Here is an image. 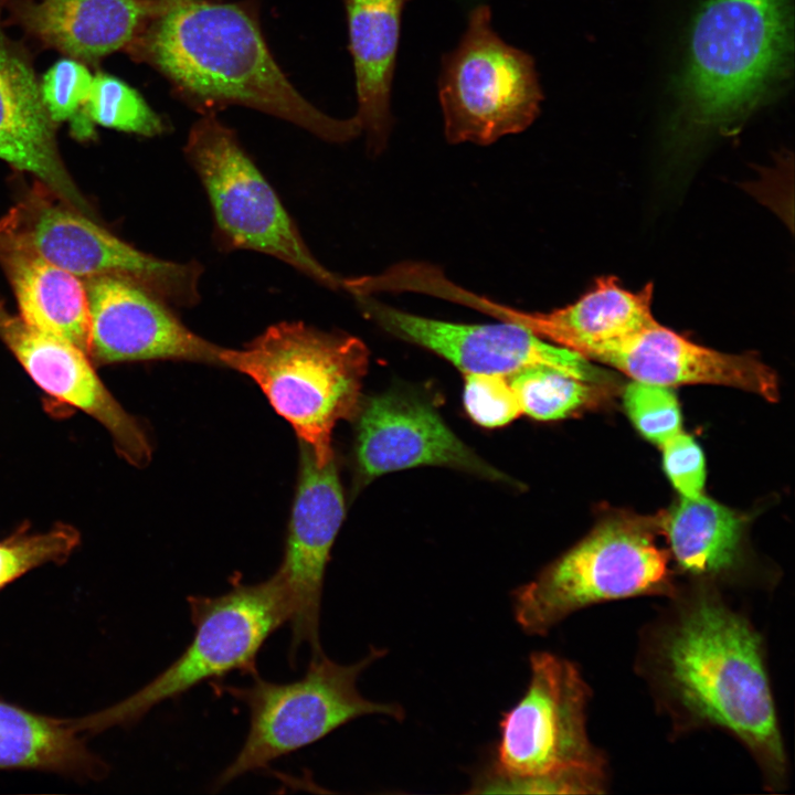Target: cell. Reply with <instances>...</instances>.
Segmentation results:
<instances>
[{"mask_svg": "<svg viewBox=\"0 0 795 795\" xmlns=\"http://www.w3.org/2000/svg\"><path fill=\"white\" fill-rule=\"evenodd\" d=\"M83 282L93 363L182 360L221 365L222 347L190 330L171 305L148 288L110 275Z\"/></svg>", "mask_w": 795, "mask_h": 795, "instance_id": "5bb4252c", "label": "cell"}, {"mask_svg": "<svg viewBox=\"0 0 795 795\" xmlns=\"http://www.w3.org/2000/svg\"><path fill=\"white\" fill-rule=\"evenodd\" d=\"M0 0V159L30 173L59 199L93 216L59 151L56 124L28 52L9 36Z\"/></svg>", "mask_w": 795, "mask_h": 795, "instance_id": "e0dca14e", "label": "cell"}, {"mask_svg": "<svg viewBox=\"0 0 795 795\" xmlns=\"http://www.w3.org/2000/svg\"><path fill=\"white\" fill-rule=\"evenodd\" d=\"M594 360L635 381L669 388L716 384L745 390L770 402L778 399L776 374L753 353L732 354L703 347L657 320Z\"/></svg>", "mask_w": 795, "mask_h": 795, "instance_id": "ac0fdd59", "label": "cell"}, {"mask_svg": "<svg viewBox=\"0 0 795 795\" xmlns=\"http://www.w3.org/2000/svg\"><path fill=\"white\" fill-rule=\"evenodd\" d=\"M386 653L371 646L363 658L349 665L320 653L311 656L304 676L290 682L268 681L258 674L252 676L248 686L211 682L215 691L245 704L250 716L243 745L215 778L213 791L246 773L266 768L357 718L383 714L403 721L405 711L400 704L371 701L357 687L359 676Z\"/></svg>", "mask_w": 795, "mask_h": 795, "instance_id": "5b68a950", "label": "cell"}, {"mask_svg": "<svg viewBox=\"0 0 795 795\" xmlns=\"http://www.w3.org/2000/svg\"><path fill=\"white\" fill-rule=\"evenodd\" d=\"M94 74L87 64L65 56L56 61L40 80L44 107L56 125L70 121L84 105Z\"/></svg>", "mask_w": 795, "mask_h": 795, "instance_id": "f546056e", "label": "cell"}, {"mask_svg": "<svg viewBox=\"0 0 795 795\" xmlns=\"http://www.w3.org/2000/svg\"><path fill=\"white\" fill-rule=\"evenodd\" d=\"M354 456L358 477L369 481L386 473L422 465L465 469L492 479L502 475L483 462L428 404L400 393L360 404Z\"/></svg>", "mask_w": 795, "mask_h": 795, "instance_id": "2e32d148", "label": "cell"}, {"mask_svg": "<svg viewBox=\"0 0 795 795\" xmlns=\"http://www.w3.org/2000/svg\"><path fill=\"white\" fill-rule=\"evenodd\" d=\"M651 285L639 292L622 287L613 277L601 278L573 304L550 312H526L456 288L454 299L522 326L554 344L594 360L605 349L640 331L655 319Z\"/></svg>", "mask_w": 795, "mask_h": 795, "instance_id": "d6986e66", "label": "cell"}, {"mask_svg": "<svg viewBox=\"0 0 795 795\" xmlns=\"http://www.w3.org/2000/svg\"><path fill=\"white\" fill-rule=\"evenodd\" d=\"M659 517L615 515L511 594L512 613L530 636H544L589 605L637 595L676 594L668 553L656 543Z\"/></svg>", "mask_w": 795, "mask_h": 795, "instance_id": "52a82bcc", "label": "cell"}, {"mask_svg": "<svg viewBox=\"0 0 795 795\" xmlns=\"http://www.w3.org/2000/svg\"><path fill=\"white\" fill-rule=\"evenodd\" d=\"M39 184L1 219L0 233L82 279L118 276L142 285L171 306L199 303L201 264L149 255Z\"/></svg>", "mask_w": 795, "mask_h": 795, "instance_id": "30bf717a", "label": "cell"}, {"mask_svg": "<svg viewBox=\"0 0 795 795\" xmlns=\"http://www.w3.org/2000/svg\"><path fill=\"white\" fill-rule=\"evenodd\" d=\"M346 513L335 457L319 466L299 442V469L282 562L275 574L288 603L289 660L303 645L322 653L320 612L330 552Z\"/></svg>", "mask_w": 795, "mask_h": 795, "instance_id": "7c38bea8", "label": "cell"}, {"mask_svg": "<svg viewBox=\"0 0 795 795\" xmlns=\"http://www.w3.org/2000/svg\"><path fill=\"white\" fill-rule=\"evenodd\" d=\"M156 1L125 52L162 75L193 110L218 115L243 106L332 142L360 134L353 117L324 113L290 83L264 38L256 0Z\"/></svg>", "mask_w": 795, "mask_h": 795, "instance_id": "6da1fadb", "label": "cell"}, {"mask_svg": "<svg viewBox=\"0 0 795 795\" xmlns=\"http://www.w3.org/2000/svg\"><path fill=\"white\" fill-rule=\"evenodd\" d=\"M444 130L452 144L488 145L523 131L543 98L532 57L494 30L488 6L474 8L438 81Z\"/></svg>", "mask_w": 795, "mask_h": 795, "instance_id": "9c48e42d", "label": "cell"}, {"mask_svg": "<svg viewBox=\"0 0 795 795\" xmlns=\"http://www.w3.org/2000/svg\"><path fill=\"white\" fill-rule=\"evenodd\" d=\"M76 115L94 126L144 137L160 136L169 129L137 89L104 72L94 74L88 96Z\"/></svg>", "mask_w": 795, "mask_h": 795, "instance_id": "d4e9b609", "label": "cell"}, {"mask_svg": "<svg viewBox=\"0 0 795 795\" xmlns=\"http://www.w3.org/2000/svg\"><path fill=\"white\" fill-rule=\"evenodd\" d=\"M0 266L13 290L19 316L30 326L87 353L88 304L83 279L2 233Z\"/></svg>", "mask_w": 795, "mask_h": 795, "instance_id": "7402d4cb", "label": "cell"}, {"mask_svg": "<svg viewBox=\"0 0 795 795\" xmlns=\"http://www.w3.org/2000/svg\"><path fill=\"white\" fill-rule=\"evenodd\" d=\"M624 406L638 432L659 446L682 430L679 403L669 386L634 380L625 389Z\"/></svg>", "mask_w": 795, "mask_h": 795, "instance_id": "f1b7e54d", "label": "cell"}, {"mask_svg": "<svg viewBox=\"0 0 795 795\" xmlns=\"http://www.w3.org/2000/svg\"><path fill=\"white\" fill-rule=\"evenodd\" d=\"M679 87L691 131L732 134L786 78L793 53L791 0H707L692 25Z\"/></svg>", "mask_w": 795, "mask_h": 795, "instance_id": "3957f363", "label": "cell"}, {"mask_svg": "<svg viewBox=\"0 0 795 795\" xmlns=\"http://www.w3.org/2000/svg\"><path fill=\"white\" fill-rule=\"evenodd\" d=\"M605 770H572L556 774L509 778L486 767L473 778L470 794H600L605 792Z\"/></svg>", "mask_w": 795, "mask_h": 795, "instance_id": "83f0119b", "label": "cell"}, {"mask_svg": "<svg viewBox=\"0 0 795 795\" xmlns=\"http://www.w3.org/2000/svg\"><path fill=\"white\" fill-rule=\"evenodd\" d=\"M352 56L358 109L353 116L371 149L391 127V89L401 18L407 0H342Z\"/></svg>", "mask_w": 795, "mask_h": 795, "instance_id": "44dd1931", "label": "cell"}, {"mask_svg": "<svg viewBox=\"0 0 795 795\" xmlns=\"http://www.w3.org/2000/svg\"><path fill=\"white\" fill-rule=\"evenodd\" d=\"M530 679L518 702L502 713L494 759L486 767L509 778L572 770H605L587 736L591 690L576 666L549 651L529 656Z\"/></svg>", "mask_w": 795, "mask_h": 795, "instance_id": "8fae6325", "label": "cell"}, {"mask_svg": "<svg viewBox=\"0 0 795 795\" xmlns=\"http://www.w3.org/2000/svg\"><path fill=\"white\" fill-rule=\"evenodd\" d=\"M188 603L194 633L180 656L131 696L75 719L81 732L132 724L157 704L233 671L258 674L261 649L289 616L286 593L275 573L253 584L236 575L226 592L189 596Z\"/></svg>", "mask_w": 795, "mask_h": 795, "instance_id": "8992f818", "label": "cell"}, {"mask_svg": "<svg viewBox=\"0 0 795 795\" xmlns=\"http://www.w3.org/2000/svg\"><path fill=\"white\" fill-rule=\"evenodd\" d=\"M743 526L740 515L704 494L681 497L659 517L678 565L697 576H718L735 565Z\"/></svg>", "mask_w": 795, "mask_h": 795, "instance_id": "cb8c5ba5", "label": "cell"}, {"mask_svg": "<svg viewBox=\"0 0 795 795\" xmlns=\"http://www.w3.org/2000/svg\"><path fill=\"white\" fill-rule=\"evenodd\" d=\"M184 155L212 210L214 239L224 251L259 252L333 289L344 279L320 264L277 193L216 115H201L191 127Z\"/></svg>", "mask_w": 795, "mask_h": 795, "instance_id": "ba28073f", "label": "cell"}, {"mask_svg": "<svg viewBox=\"0 0 795 795\" xmlns=\"http://www.w3.org/2000/svg\"><path fill=\"white\" fill-rule=\"evenodd\" d=\"M219 359L259 386L319 466L335 457L332 431L339 421L356 417L361 404L369 352L360 339L284 321L241 349L222 347Z\"/></svg>", "mask_w": 795, "mask_h": 795, "instance_id": "277c9868", "label": "cell"}, {"mask_svg": "<svg viewBox=\"0 0 795 795\" xmlns=\"http://www.w3.org/2000/svg\"><path fill=\"white\" fill-rule=\"evenodd\" d=\"M80 542L78 530L67 523L36 533L18 530L0 541V590L38 566L64 563Z\"/></svg>", "mask_w": 795, "mask_h": 795, "instance_id": "4316f807", "label": "cell"}, {"mask_svg": "<svg viewBox=\"0 0 795 795\" xmlns=\"http://www.w3.org/2000/svg\"><path fill=\"white\" fill-rule=\"evenodd\" d=\"M665 471L681 497L703 494L706 462L695 438L682 430L660 445Z\"/></svg>", "mask_w": 795, "mask_h": 795, "instance_id": "1f68e13d", "label": "cell"}, {"mask_svg": "<svg viewBox=\"0 0 795 795\" xmlns=\"http://www.w3.org/2000/svg\"><path fill=\"white\" fill-rule=\"evenodd\" d=\"M0 340L44 392L102 424L123 459L137 468L150 463L152 447L145 430L105 386L85 351L30 326L1 298Z\"/></svg>", "mask_w": 795, "mask_h": 795, "instance_id": "9a60e30c", "label": "cell"}, {"mask_svg": "<svg viewBox=\"0 0 795 795\" xmlns=\"http://www.w3.org/2000/svg\"><path fill=\"white\" fill-rule=\"evenodd\" d=\"M655 686L687 725L719 727L757 760L768 783L786 772V756L760 635L714 593L682 602L655 637Z\"/></svg>", "mask_w": 795, "mask_h": 795, "instance_id": "7a4b0ae2", "label": "cell"}, {"mask_svg": "<svg viewBox=\"0 0 795 795\" xmlns=\"http://www.w3.org/2000/svg\"><path fill=\"white\" fill-rule=\"evenodd\" d=\"M464 404L469 416L486 427L506 425L522 413L508 375L497 373H466Z\"/></svg>", "mask_w": 795, "mask_h": 795, "instance_id": "4dcf8cb0", "label": "cell"}, {"mask_svg": "<svg viewBox=\"0 0 795 795\" xmlns=\"http://www.w3.org/2000/svg\"><path fill=\"white\" fill-rule=\"evenodd\" d=\"M521 412L536 420L563 418L592 402L594 383L547 365H530L508 375Z\"/></svg>", "mask_w": 795, "mask_h": 795, "instance_id": "484cf974", "label": "cell"}, {"mask_svg": "<svg viewBox=\"0 0 795 795\" xmlns=\"http://www.w3.org/2000/svg\"><path fill=\"white\" fill-rule=\"evenodd\" d=\"M8 18L65 56L93 64L125 51L157 11L156 0H3Z\"/></svg>", "mask_w": 795, "mask_h": 795, "instance_id": "ffe728a7", "label": "cell"}, {"mask_svg": "<svg viewBox=\"0 0 795 795\" xmlns=\"http://www.w3.org/2000/svg\"><path fill=\"white\" fill-rule=\"evenodd\" d=\"M363 312L393 336L426 348L466 373L509 375L547 365L591 383L601 370L581 354L549 342L513 322L460 324L427 318L353 294Z\"/></svg>", "mask_w": 795, "mask_h": 795, "instance_id": "4fadbf2b", "label": "cell"}, {"mask_svg": "<svg viewBox=\"0 0 795 795\" xmlns=\"http://www.w3.org/2000/svg\"><path fill=\"white\" fill-rule=\"evenodd\" d=\"M74 719L0 700V770H40L96 778L106 765L80 738Z\"/></svg>", "mask_w": 795, "mask_h": 795, "instance_id": "603a6c76", "label": "cell"}]
</instances>
